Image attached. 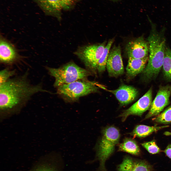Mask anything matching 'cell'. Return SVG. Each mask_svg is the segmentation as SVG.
I'll use <instances>...</instances> for the list:
<instances>
[{"label": "cell", "mask_w": 171, "mask_h": 171, "mask_svg": "<svg viewBox=\"0 0 171 171\" xmlns=\"http://www.w3.org/2000/svg\"><path fill=\"white\" fill-rule=\"evenodd\" d=\"M28 70L15 76L0 85V108L7 110L26 104L34 95L47 92L41 83H32L28 78Z\"/></svg>", "instance_id": "obj_1"}, {"label": "cell", "mask_w": 171, "mask_h": 171, "mask_svg": "<svg viewBox=\"0 0 171 171\" xmlns=\"http://www.w3.org/2000/svg\"><path fill=\"white\" fill-rule=\"evenodd\" d=\"M148 41L149 55L147 65L142 72L144 78L149 80L156 77L162 67L166 49L165 40L154 29Z\"/></svg>", "instance_id": "obj_2"}, {"label": "cell", "mask_w": 171, "mask_h": 171, "mask_svg": "<svg viewBox=\"0 0 171 171\" xmlns=\"http://www.w3.org/2000/svg\"><path fill=\"white\" fill-rule=\"evenodd\" d=\"M49 74L55 79L54 86L56 87L83 79L90 73L73 62H70L58 68L47 67Z\"/></svg>", "instance_id": "obj_3"}, {"label": "cell", "mask_w": 171, "mask_h": 171, "mask_svg": "<svg viewBox=\"0 0 171 171\" xmlns=\"http://www.w3.org/2000/svg\"><path fill=\"white\" fill-rule=\"evenodd\" d=\"M120 137L119 130L114 126H109L104 130L96 154L99 162V171H107L105 162L114 152Z\"/></svg>", "instance_id": "obj_4"}, {"label": "cell", "mask_w": 171, "mask_h": 171, "mask_svg": "<svg viewBox=\"0 0 171 171\" xmlns=\"http://www.w3.org/2000/svg\"><path fill=\"white\" fill-rule=\"evenodd\" d=\"M98 89L93 82L77 81L59 86L57 92L66 100L73 101L81 96L97 92Z\"/></svg>", "instance_id": "obj_5"}, {"label": "cell", "mask_w": 171, "mask_h": 171, "mask_svg": "<svg viewBox=\"0 0 171 171\" xmlns=\"http://www.w3.org/2000/svg\"><path fill=\"white\" fill-rule=\"evenodd\" d=\"M105 46V42L85 46L79 48L74 54L87 68L94 71L97 70L99 61Z\"/></svg>", "instance_id": "obj_6"}, {"label": "cell", "mask_w": 171, "mask_h": 171, "mask_svg": "<svg viewBox=\"0 0 171 171\" xmlns=\"http://www.w3.org/2000/svg\"><path fill=\"white\" fill-rule=\"evenodd\" d=\"M171 94V85H167L160 87L144 119L157 116L160 114L169 104Z\"/></svg>", "instance_id": "obj_7"}, {"label": "cell", "mask_w": 171, "mask_h": 171, "mask_svg": "<svg viewBox=\"0 0 171 171\" xmlns=\"http://www.w3.org/2000/svg\"><path fill=\"white\" fill-rule=\"evenodd\" d=\"M152 90L151 88L137 102L124 111L119 116L124 121L128 116L134 115L141 116L143 114L150 108L152 101Z\"/></svg>", "instance_id": "obj_8"}, {"label": "cell", "mask_w": 171, "mask_h": 171, "mask_svg": "<svg viewBox=\"0 0 171 171\" xmlns=\"http://www.w3.org/2000/svg\"><path fill=\"white\" fill-rule=\"evenodd\" d=\"M106 68L109 76L116 77L123 74L124 69L120 46H114L109 52Z\"/></svg>", "instance_id": "obj_9"}, {"label": "cell", "mask_w": 171, "mask_h": 171, "mask_svg": "<svg viewBox=\"0 0 171 171\" xmlns=\"http://www.w3.org/2000/svg\"><path fill=\"white\" fill-rule=\"evenodd\" d=\"M0 40V61L4 65H11L19 61L20 56L14 45L1 36Z\"/></svg>", "instance_id": "obj_10"}, {"label": "cell", "mask_w": 171, "mask_h": 171, "mask_svg": "<svg viewBox=\"0 0 171 171\" xmlns=\"http://www.w3.org/2000/svg\"><path fill=\"white\" fill-rule=\"evenodd\" d=\"M117 171H153L152 166L144 160L125 156L117 167Z\"/></svg>", "instance_id": "obj_11"}, {"label": "cell", "mask_w": 171, "mask_h": 171, "mask_svg": "<svg viewBox=\"0 0 171 171\" xmlns=\"http://www.w3.org/2000/svg\"><path fill=\"white\" fill-rule=\"evenodd\" d=\"M148 44L142 37L129 42L126 49L128 57L140 59L148 56L149 52Z\"/></svg>", "instance_id": "obj_12"}, {"label": "cell", "mask_w": 171, "mask_h": 171, "mask_svg": "<svg viewBox=\"0 0 171 171\" xmlns=\"http://www.w3.org/2000/svg\"><path fill=\"white\" fill-rule=\"evenodd\" d=\"M108 91L114 95L121 105H126L133 101L138 94L135 88L126 85H121L116 90Z\"/></svg>", "instance_id": "obj_13"}, {"label": "cell", "mask_w": 171, "mask_h": 171, "mask_svg": "<svg viewBox=\"0 0 171 171\" xmlns=\"http://www.w3.org/2000/svg\"><path fill=\"white\" fill-rule=\"evenodd\" d=\"M44 12L60 20L62 9L59 0H34Z\"/></svg>", "instance_id": "obj_14"}, {"label": "cell", "mask_w": 171, "mask_h": 171, "mask_svg": "<svg viewBox=\"0 0 171 171\" xmlns=\"http://www.w3.org/2000/svg\"><path fill=\"white\" fill-rule=\"evenodd\" d=\"M148 59V56L140 59L128 58L126 68L127 75L129 77H133L142 72Z\"/></svg>", "instance_id": "obj_15"}, {"label": "cell", "mask_w": 171, "mask_h": 171, "mask_svg": "<svg viewBox=\"0 0 171 171\" xmlns=\"http://www.w3.org/2000/svg\"><path fill=\"white\" fill-rule=\"evenodd\" d=\"M118 151L127 152L136 156L140 154V148L136 141L133 139L126 138L119 146Z\"/></svg>", "instance_id": "obj_16"}, {"label": "cell", "mask_w": 171, "mask_h": 171, "mask_svg": "<svg viewBox=\"0 0 171 171\" xmlns=\"http://www.w3.org/2000/svg\"><path fill=\"white\" fill-rule=\"evenodd\" d=\"M168 126H150L143 125L137 126L131 133L134 137L142 138L146 137L153 132L157 131Z\"/></svg>", "instance_id": "obj_17"}, {"label": "cell", "mask_w": 171, "mask_h": 171, "mask_svg": "<svg viewBox=\"0 0 171 171\" xmlns=\"http://www.w3.org/2000/svg\"><path fill=\"white\" fill-rule=\"evenodd\" d=\"M114 40L113 39L109 40L105 47L103 53L98 62L97 70L99 73L102 72L105 70L110 49Z\"/></svg>", "instance_id": "obj_18"}, {"label": "cell", "mask_w": 171, "mask_h": 171, "mask_svg": "<svg viewBox=\"0 0 171 171\" xmlns=\"http://www.w3.org/2000/svg\"><path fill=\"white\" fill-rule=\"evenodd\" d=\"M162 67L164 77L171 80V50L168 48L165 49Z\"/></svg>", "instance_id": "obj_19"}, {"label": "cell", "mask_w": 171, "mask_h": 171, "mask_svg": "<svg viewBox=\"0 0 171 171\" xmlns=\"http://www.w3.org/2000/svg\"><path fill=\"white\" fill-rule=\"evenodd\" d=\"M153 120L156 122L167 124L171 122V105Z\"/></svg>", "instance_id": "obj_20"}, {"label": "cell", "mask_w": 171, "mask_h": 171, "mask_svg": "<svg viewBox=\"0 0 171 171\" xmlns=\"http://www.w3.org/2000/svg\"><path fill=\"white\" fill-rule=\"evenodd\" d=\"M16 72L15 69L12 70L8 67L1 70L0 72V84L15 76Z\"/></svg>", "instance_id": "obj_21"}, {"label": "cell", "mask_w": 171, "mask_h": 171, "mask_svg": "<svg viewBox=\"0 0 171 171\" xmlns=\"http://www.w3.org/2000/svg\"><path fill=\"white\" fill-rule=\"evenodd\" d=\"M142 146L149 153L152 154L158 153L161 152V150L156 144L155 141L152 140L142 143Z\"/></svg>", "instance_id": "obj_22"}, {"label": "cell", "mask_w": 171, "mask_h": 171, "mask_svg": "<svg viewBox=\"0 0 171 171\" xmlns=\"http://www.w3.org/2000/svg\"><path fill=\"white\" fill-rule=\"evenodd\" d=\"M62 10H67L71 8L75 4L76 0H59Z\"/></svg>", "instance_id": "obj_23"}, {"label": "cell", "mask_w": 171, "mask_h": 171, "mask_svg": "<svg viewBox=\"0 0 171 171\" xmlns=\"http://www.w3.org/2000/svg\"><path fill=\"white\" fill-rule=\"evenodd\" d=\"M34 169L33 171H56L53 167L46 164L40 165Z\"/></svg>", "instance_id": "obj_24"}, {"label": "cell", "mask_w": 171, "mask_h": 171, "mask_svg": "<svg viewBox=\"0 0 171 171\" xmlns=\"http://www.w3.org/2000/svg\"><path fill=\"white\" fill-rule=\"evenodd\" d=\"M164 152L167 156L171 159V144L167 146Z\"/></svg>", "instance_id": "obj_25"}, {"label": "cell", "mask_w": 171, "mask_h": 171, "mask_svg": "<svg viewBox=\"0 0 171 171\" xmlns=\"http://www.w3.org/2000/svg\"><path fill=\"white\" fill-rule=\"evenodd\" d=\"M164 134L167 136L171 135V132L168 131L164 133Z\"/></svg>", "instance_id": "obj_26"}, {"label": "cell", "mask_w": 171, "mask_h": 171, "mask_svg": "<svg viewBox=\"0 0 171 171\" xmlns=\"http://www.w3.org/2000/svg\"><path fill=\"white\" fill-rule=\"evenodd\" d=\"M111 0L112 1H116L117 0Z\"/></svg>", "instance_id": "obj_27"}]
</instances>
